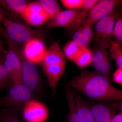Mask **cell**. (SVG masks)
Returning <instances> with one entry per match:
<instances>
[{
    "mask_svg": "<svg viewBox=\"0 0 122 122\" xmlns=\"http://www.w3.org/2000/svg\"><path fill=\"white\" fill-rule=\"evenodd\" d=\"M75 30L73 41L81 48H89L90 44L85 36L78 29Z\"/></svg>",
    "mask_w": 122,
    "mask_h": 122,
    "instance_id": "4316f807",
    "label": "cell"
},
{
    "mask_svg": "<svg viewBox=\"0 0 122 122\" xmlns=\"http://www.w3.org/2000/svg\"><path fill=\"white\" fill-rule=\"evenodd\" d=\"M68 84L85 96L99 102L122 100V91L114 87L112 82L95 71H82Z\"/></svg>",
    "mask_w": 122,
    "mask_h": 122,
    "instance_id": "6da1fadb",
    "label": "cell"
},
{
    "mask_svg": "<svg viewBox=\"0 0 122 122\" xmlns=\"http://www.w3.org/2000/svg\"><path fill=\"white\" fill-rule=\"evenodd\" d=\"M19 111L7 108H0V122H24L20 116Z\"/></svg>",
    "mask_w": 122,
    "mask_h": 122,
    "instance_id": "603a6c76",
    "label": "cell"
},
{
    "mask_svg": "<svg viewBox=\"0 0 122 122\" xmlns=\"http://www.w3.org/2000/svg\"><path fill=\"white\" fill-rule=\"evenodd\" d=\"M26 23L33 26H40L50 19L38 1L28 3L20 15Z\"/></svg>",
    "mask_w": 122,
    "mask_h": 122,
    "instance_id": "30bf717a",
    "label": "cell"
},
{
    "mask_svg": "<svg viewBox=\"0 0 122 122\" xmlns=\"http://www.w3.org/2000/svg\"><path fill=\"white\" fill-rule=\"evenodd\" d=\"M73 62L81 69L92 64V56L91 51L89 48H82L81 52L76 57Z\"/></svg>",
    "mask_w": 122,
    "mask_h": 122,
    "instance_id": "44dd1931",
    "label": "cell"
},
{
    "mask_svg": "<svg viewBox=\"0 0 122 122\" xmlns=\"http://www.w3.org/2000/svg\"><path fill=\"white\" fill-rule=\"evenodd\" d=\"M65 95L69 109L68 122H79L77 113L74 92L71 88L68 87L66 89Z\"/></svg>",
    "mask_w": 122,
    "mask_h": 122,
    "instance_id": "e0dca14e",
    "label": "cell"
},
{
    "mask_svg": "<svg viewBox=\"0 0 122 122\" xmlns=\"http://www.w3.org/2000/svg\"><path fill=\"white\" fill-rule=\"evenodd\" d=\"M113 81L115 83L122 86V68H117L113 74Z\"/></svg>",
    "mask_w": 122,
    "mask_h": 122,
    "instance_id": "f546056e",
    "label": "cell"
},
{
    "mask_svg": "<svg viewBox=\"0 0 122 122\" xmlns=\"http://www.w3.org/2000/svg\"><path fill=\"white\" fill-rule=\"evenodd\" d=\"M107 49L98 46L92 47L91 52L92 56V65L96 72L102 62L108 57L109 53Z\"/></svg>",
    "mask_w": 122,
    "mask_h": 122,
    "instance_id": "ffe728a7",
    "label": "cell"
},
{
    "mask_svg": "<svg viewBox=\"0 0 122 122\" xmlns=\"http://www.w3.org/2000/svg\"><path fill=\"white\" fill-rule=\"evenodd\" d=\"M61 2L68 10H79L81 7L83 0H61Z\"/></svg>",
    "mask_w": 122,
    "mask_h": 122,
    "instance_id": "83f0119b",
    "label": "cell"
},
{
    "mask_svg": "<svg viewBox=\"0 0 122 122\" xmlns=\"http://www.w3.org/2000/svg\"><path fill=\"white\" fill-rule=\"evenodd\" d=\"M66 65H42V70L54 96L56 94L58 82L64 73Z\"/></svg>",
    "mask_w": 122,
    "mask_h": 122,
    "instance_id": "7c38bea8",
    "label": "cell"
},
{
    "mask_svg": "<svg viewBox=\"0 0 122 122\" xmlns=\"http://www.w3.org/2000/svg\"><path fill=\"white\" fill-rule=\"evenodd\" d=\"M110 122H122V111L114 115Z\"/></svg>",
    "mask_w": 122,
    "mask_h": 122,
    "instance_id": "4dcf8cb0",
    "label": "cell"
},
{
    "mask_svg": "<svg viewBox=\"0 0 122 122\" xmlns=\"http://www.w3.org/2000/svg\"><path fill=\"white\" fill-rule=\"evenodd\" d=\"M4 36L7 39L9 46L5 57V66L12 83H22V65L18 54V49L15 45L14 42L6 35Z\"/></svg>",
    "mask_w": 122,
    "mask_h": 122,
    "instance_id": "8992f818",
    "label": "cell"
},
{
    "mask_svg": "<svg viewBox=\"0 0 122 122\" xmlns=\"http://www.w3.org/2000/svg\"><path fill=\"white\" fill-rule=\"evenodd\" d=\"M2 22L6 36L14 42L25 44L34 38L41 39V30L30 28L8 18H5Z\"/></svg>",
    "mask_w": 122,
    "mask_h": 122,
    "instance_id": "3957f363",
    "label": "cell"
},
{
    "mask_svg": "<svg viewBox=\"0 0 122 122\" xmlns=\"http://www.w3.org/2000/svg\"><path fill=\"white\" fill-rule=\"evenodd\" d=\"M122 102H90L89 107L95 122H110L118 109L122 111Z\"/></svg>",
    "mask_w": 122,
    "mask_h": 122,
    "instance_id": "ba28073f",
    "label": "cell"
},
{
    "mask_svg": "<svg viewBox=\"0 0 122 122\" xmlns=\"http://www.w3.org/2000/svg\"><path fill=\"white\" fill-rule=\"evenodd\" d=\"M6 18L3 10L0 7V22L2 21L5 18Z\"/></svg>",
    "mask_w": 122,
    "mask_h": 122,
    "instance_id": "1f68e13d",
    "label": "cell"
},
{
    "mask_svg": "<svg viewBox=\"0 0 122 122\" xmlns=\"http://www.w3.org/2000/svg\"><path fill=\"white\" fill-rule=\"evenodd\" d=\"M5 54L0 52V93L8 89L13 83L5 66Z\"/></svg>",
    "mask_w": 122,
    "mask_h": 122,
    "instance_id": "ac0fdd59",
    "label": "cell"
},
{
    "mask_svg": "<svg viewBox=\"0 0 122 122\" xmlns=\"http://www.w3.org/2000/svg\"><path fill=\"white\" fill-rule=\"evenodd\" d=\"M74 94L79 122H95L88 102L83 100L77 93L74 92Z\"/></svg>",
    "mask_w": 122,
    "mask_h": 122,
    "instance_id": "9a60e30c",
    "label": "cell"
},
{
    "mask_svg": "<svg viewBox=\"0 0 122 122\" xmlns=\"http://www.w3.org/2000/svg\"><path fill=\"white\" fill-rule=\"evenodd\" d=\"M21 110L22 118L26 122H46L49 117L46 105L36 98L25 103Z\"/></svg>",
    "mask_w": 122,
    "mask_h": 122,
    "instance_id": "52a82bcc",
    "label": "cell"
},
{
    "mask_svg": "<svg viewBox=\"0 0 122 122\" xmlns=\"http://www.w3.org/2000/svg\"><path fill=\"white\" fill-rule=\"evenodd\" d=\"M122 12V8H121L109 21L98 41L95 45L93 46V47L98 46L107 49L112 40V32L115 24L118 18L120 16Z\"/></svg>",
    "mask_w": 122,
    "mask_h": 122,
    "instance_id": "5bb4252c",
    "label": "cell"
},
{
    "mask_svg": "<svg viewBox=\"0 0 122 122\" xmlns=\"http://www.w3.org/2000/svg\"><path fill=\"white\" fill-rule=\"evenodd\" d=\"M36 98L35 94L23 83L11 84L4 96L0 97V108L20 111L29 100Z\"/></svg>",
    "mask_w": 122,
    "mask_h": 122,
    "instance_id": "7a4b0ae2",
    "label": "cell"
},
{
    "mask_svg": "<svg viewBox=\"0 0 122 122\" xmlns=\"http://www.w3.org/2000/svg\"><path fill=\"white\" fill-rule=\"evenodd\" d=\"M113 41L122 45V17L118 18L115 24L112 34Z\"/></svg>",
    "mask_w": 122,
    "mask_h": 122,
    "instance_id": "484cf974",
    "label": "cell"
},
{
    "mask_svg": "<svg viewBox=\"0 0 122 122\" xmlns=\"http://www.w3.org/2000/svg\"><path fill=\"white\" fill-rule=\"evenodd\" d=\"M38 1L50 19L54 17L63 10L57 0H40Z\"/></svg>",
    "mask_w": 122,
    "mask_h": 122,
    "instance_id": "d6986e66",
    "label": "cell"
},
{
    "mask_svg": "<svg viewBox=\"0 0 122 122\" xmlns=\"http://www.w3.org/2000/svg\"><path fill=\"white\" fill-rule=\"evenodd\" d=\"M122 0H101L87 13L85 22L93 27L99 20L111 13L116 7L122 5Z\"/></svg>",
    "mask_w": 122,
    "mask_h": 122,
    "instance_id": "9c48e42d",
    "label": "cell"
},
{
    "mask_svg": "<svg viewBox=\"0 0 122 122\" xmlns=\"http://www.w3.org/2000/svg\"><path fill=\"white\" fill-rule=\"evenodd\" d=\"M99 1V0H83L81 10L88 13Z\"/></svg>",
    "mask_w": 122,
    "mask_h": 122,
    "instance_id": "f1b7e54d",
    "label": "cell"
},
{
    "mask_svg": "<svg viewBox=\"0 0 122 122\" xmlns=\"http://www.w3.org/2000/svg\"><path fill=\"white\" fill-rule=\"evenodd\" d=\"M1 35V33H0V52L6 53H7V51L5 49L2 45V41L1 39L0 35Z\"/></svg>",
    "mask_w": 122,
    "mask_h": 122,
    "instance_id": "d6a6232c",
    "label": "cell"
},
{
    "mask_svg": "<svg viewBox=\"0 0 122 122\" xmlns=\"http://www.w3.org/2000/svg\"><path fill=\"white\" fill-rule=\"evenodd\" d=\"M122 45L112 41L109 45V53L117 68H122Z\"/></svg>",
    "mask_w": 122,
    "mask_h": 122,
    "instance_id": "7402d4cb",
    "label": "cell"
},
{
    "mask_svg": "<svg viewBox=\"0 0 122 122\" xmlns=\"http://www.w3.org/2000/svg\"><path fill=\"white\" fill-rule=\"evenodd\" d=\"M111 63L107 57L102 62L98 69L95 72L106 78L112 82L111 78Z\"/></svg>",
    "mask_w": 122,
    "mask_h": 122,
    "instance_id": "d4e9b609",
    "label": "cell"
},
{
    "mask_svg": "<svg viewBox=\"0 0 122 122\" xmlns=\"http://www.w3.org/2000/svg\"><path fill=\"white\" fill-rule=\"evenodd\" d=\"M87 14L80 10H62L50 19L46 26L48 28L61 27L74 30L83 24Z\"/></svg>",
    "mask_w": 122,
    "mask_h": 122,
    "instance_id": "277c9868",
    "label": "cell"
},
{
    "mask_svg": "<svg viewBox=\"0 0 122 122\" xmlns=\"http://www.w3.org/2000/svg\"><path fill=\"white\" fill-rule=\"evenodd\" d=\"M22 68V83L35 94L41 95L43 83L36 65L25 59L18 50Z\"/></svg>",
    "mask_w": 122,
    "mask_h": 122,
    "instance_id": "5b68a950",
    "label": "cell"
},
{
    "mask_svg": "<svg viewBox=\"0 0 122 122\" xmlns=\"http://www.w3.org/2000/svg\"><path fill=\"white\" fill-rule=\"evenodd\" d=\"M66 58L59 41H56L46 49L41 63L42 65H66Z\"/></svg>",
    "mask_w": 122,
    "mask_h": 122,
    "instance_id": "4fadbf2b",
    "label": "cell"
},
{
    "mask_svg": "<svg viewBox=\"0 0 122 122\" xmlns=\"http://www.w3.org/2000/svg\"><path fill=\"white\" fill-rule=\"evenodd\" d=\"M82 48L72 40L66 44L63 48V52L66 58L73 62L81 52Z\"/></svg>",
    "mask_w": 122,
    "mask_h": 122,
    "instance_id": "cb8c5ba5",
    "label": "cell"
},
{
    "mask_svg": "<svg viewBox=\"0 0 122 122\" xmlns=\"http://www.w3.org/2000/svg\"><path fill=\"white\" fill-rule=\"evenodd\" d=\"M28 2L25 0H1L0 5L6 16L8 11L21 15L26 8Z\"/></svg>",
    "mask_w": 122,
    "mask_h": 122,
    "instance_id": "2e32d148",
    "label": "cell"
},
{
    "mask_svg": "<svg viewBox=\"0 0 122 122\" xmlns=\"http://www.w3.org/2000/svg\"><path fill=\"white\" fill-rule=\"evenodd\" d=\"M2 28L0 26V33H1V30H2Z\"/></svg>",
    "mask_w": 122,
    "mask_h": 122,
    "instance_id": "836d02e7",
    "label": "cell"
},
{
    "mask_svg": "<svg viewBox=\"0 0 122 122\" xmlns=\"http://www.w3.org/2000/svg\"><path fill=\"white\" fill-rule=\"evenodd\" d=\"M46 50L41 39L35 38L24 44L21 53L25 59L36 65L41 63Z\"/></svg>",
    "mask_w": 122,
    "mask_h": 122,
    "instance_id": "8fae6325",
    "label": "cell"
}]
</instances>
